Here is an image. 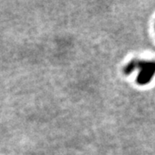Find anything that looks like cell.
Returning a JSON list of instances; mask_svg holds the SVG:
<instances>
[{"mask_svg": "<svg viewBox=\"0 0 155 155\" xmlns=\"http://www.w3.org/2000/svg\"><path fill=\"white\" fill-rule=\"evenodd\" d=\"M140 69V73L136 78V82L139 84H146L154 74L155 64L154 61H137V67Z\"/></svg>", "mask_w": 155, "mask_h": 155, "instance_id": "1", "label": "cell"}, {"mask_svg": "<svg viewBox=\"0 0 155 155\" xmlns=\"http://www.w3.org/2000/svg\"><path fill=\"white\" fill-rule=\"evenodd\" d=\"M137 61L138 60H133L125 67V68H124V73L126 75L130 74L134 70V68H136V67H137Z\"/></svg>", "mask_w": 155, "mask_h": 155, "instance_id": "2", "label": "cell"}]
</instances>
